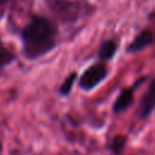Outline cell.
<instances>
[{
    "label": "cell",
    "mask_w": 155,
    "mask_h": 155,
    "mask_svg": "<svg viewBox=\"0 0 155 155\" xmlns=\"http://www.w3.org/2000/svg\"><path fill=\"white\" fill-rule=\"evenodd\" d=\"M108 74V69L104 63H96L87 68L81 78L79 79V86L82 90H92L98 84H101Z\"/></svg>",
    "instance_id": "2"
},
{
    "label": "cell",
    "mask_w": 155,
    "mask_h": 155,
    "mask_svg": "<svg viewBox=\"0 0 155 155\" xmlns=\"http://www.w3.org/2000/svg\"><path fill=\"white\" fill-rule=\"evenodd\" d=\"M126 140H127V138H126L125 136H121V134L114 137V138L111 139V142H110V147H109L110 150H111L114 154H116V155L120 154V153L122 151L125 144H126Z\"/></svg>",
    "instance_id": "8"
},
{
    "label": "cell",
    "mask_w": 155,
    "mask_h": 155,
    "mask_svg": "<svg viewBox=\"0 0 155 155\" xmlns=\"http://www.w3.org/2000/svg\"><path fill=\"white\" fill-rule=\"evenodd\" d=\"M155 109V79L151 80L147 92L143 94V98L139 102L138 107V116L147 117Z\"/></svg>",
    "instance_id": "3"
},
{
    "label": "cell",
    "mask_w": 155,
    "mask_h": 155,
    "mask_svg": "<svg viewBox=\"0 0 155 155\" xmlns=\"http://www.w3.org/2000/svg\"><path fill=\"white\" fill-rule=\"evenodd\" d=\"M76 78H78V74H76V73H71V74L63 81V84H62L61 87H59V93H61L62 96H67V94H69V92L71 91L73 85H74Z\"/></svg>",
    "instance_id": "9"
},
{
    "label": "cell",
    "mask_w": 155,
    "mask_h": 155,
    "mask_svg": "<svg viewBox=\"0 0 155 155\" xmlns=\"http://www.w3.org/2000/svg\"><path fill=\"white\" fill-rule=\"evenodd\" d=\"M57 30L54 25L44 17H33L22 31L23 52L29 59H35L56 45Z\"/></svg>",
    "instance_id": "1"
},
{
    "label": "cell",
    "mask_w": 155,
    "mask_h": 155,
    "mask_svg": "<svg viewBox=\"0 0 155 155\" xmlns=\"http://www.w3.org/2000/svg\"><path fill=\"white\" fill-rule=\"evenodd\" d=\"M117 50V44L114 40H107L105 42H103V45L99 48L98 52V58L101 61H108L110 58L114 57V54L116 53Z\"/></svg>",
    "instance_id": "6"
},
{
    "label": "cell",
    "mask_w": 155,
    "mask_h": 155,
    "mask_svg": "<svg viewBox=\"0 0 155 155\" xmlns=\"http://www.w3.org/2000/svg\"><path fill=\"white\" fill-rule=\"evenodd\" d=\"M1 149H2V144H1V142H0V151H1Z\"/></svg>",
    "instance_id": "10"
},
{
    "label": "cell",
    "mask_w": 155,
    "mask_h": 155,
    "mask_svg": "<svg viewBox=\"0 0 155 155\" xmlns=\"http://www.w3.org/2000/svg\"><path fill=\"white\" fill-rule=\"evenodd\" d=\"M133 91L134 87L131 88H125L120 92V94L117 96V98L115 99L114 104H113V110L114 113H121L124 110H126L133 102Z\"/></svg>",
    "instance_id": "5"
},
{
    "label": "cell",
    "mask_w": 155,
    "mask_h": 155,
    "mask_svg": "<svg viewBox=\"0 0 155 155\" xmlns=\"http://www.w3.org/2000/svg\"><path fill=\"white\" fill-rule=\"evenodd\" d=\"M154 41H155V34L153 33V30H150V29H144V30H142V31L132 40V42L128 45L127 52H131V53L139 52V51L144 50L145 47H148L149 45L154 44Z\"/></svg>",
    "instance_id": "4"
},
{
    "label": "cell",
    "mask_w": 155,
    "mask_h": 155,
    "mask_svg": "<svg viewBox=\"0 0 155 155\" xmlns=\"http://www.w3.org/2000/svg\"><path fill=\"white\" fill-rule=\"evenodd\" d=\"M15 58H16L15 54L0 42V69L5 68L10 63H12L15 61Z\"/></svg>",
    "instance_id": "7"
}]
</instances>
